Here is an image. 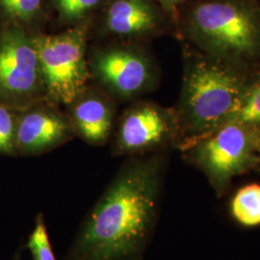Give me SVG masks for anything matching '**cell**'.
Here are the masks:
<instances>
[{"mask_svg":"<svg viewBox=\"0 0 260 260\" xmlns=\"http://www.w3.org/2000/svg\"><path fill=\"white\" fill-rule=\"evenodd\" d=\"M164 161H130L87 215L64 260H142L157 223Z\"/></svg>","mask_w":260,"mask_h":260,"instance_id":"6da1fadb","label":"cell"},{"mask_svg":"<svg viewBox=\"0 0 260 260\" xmlns=\"http://www.w3.org/2000/svg\"><path fill=\"white\" fill-rule=\"evenodd\" d=\"M238 67L211 56H198L186 66L181 96V147L232 121L249 89Z\"/></svg>","mask_w":260,"mask_h":260,"instance_id":"7a4b0ae2","label":"cell"},{"mask_svg":"<svg viewBox=\"0 0 260 260\" xmlns=\"http://www.w3.org/2000/svg\"><path fill=\"white\" fill-rule=\"evenodd\" d=\"M186 160L205 174L217 197L234 177L260 163V126L231 121L181 147Z\"/></svg>","mask_w":260,"mask_h":260,"instance_id":"3957f363","label":"cell"},{"mask_svg":"<svg viewBox=\"0 0 260 260\" xmlns=\"http://www.w3.org/2000/svg\"><path fill=\"white\" fill-rule=\"evenodd\" d=\"M191 29L207 55L238 67L260 56V23L250 10L230 1L196 6Z\"/></svg>","mask_w":260,"mask_h":260,"instance_id":"277c9868","label":"cell"},{"mask_svg":"<svg viewBox=\"0 0 260 260\" xmlns=\"http://www.w3.org/2000/svg\"><path fill=\"white\" fill-rule=\"evenodd\" d=\"M32 41L47 93L57 102L73 103L83 92L89 78L85 62V28L41 35Z\"/></svg>","mask_w":260,"mask_h":260,"instance_id":"5b68a950","label":"cell"},{"mask_svg":"<svg viewBox=\"0 0 260 260\" xmlns=\"http://www.w3.org/2000/svg\"><path fill=\"white\" fill-rule=\"evenodd\" d=\"M42 81L37 51L32 38L18 24L0 33V98L18 100L37 90Z\"/></svg>","mask_w":260,"mask_h":260,"instance_id":"8992f818","label":"cell"},{"mask_svg":"<svg viewBox=\"0 0 260 260\" xmlns=\"http://www.w3.org/2000/svg\"><path fill=\"white\" fill-rule=\"evenodd\" d=\"M179 123L167 110L142 104L124 117L116 141L120 154H142L164 148L177 138Z\"/></svg>","mask_w":260,"mask_h":260,"instance_id":"52a82bcc","label":"cell"},{"mask_svg":"<svg viewBox=\"0 0 260 260\" xmlns=\"http://www.w3.org/2000/svg\"><path fill=\"white\" fill-rule=\"evenodd\" d=\"M93 68L104 83L123 95L139 93L150 78L147 59L125 49L100 52L94 57Z\"/></svg>","mask_w":260,"mask_h":260,"instance_id":"ba28073f","label":"cell"},{"mask_svg":"<svg viewBox=\"0 0 260 260\" xmlns=\"http://www.w3.org/2000/svg\"><path fill=\"white\" fill-rule=\"evenodd\" d=\"M69 134V124L59 116L48 112H30L17 121L16 152L36 154L47 151L63 143Z\"/></svg>","mask_w":260,"mask_h":260,"instance_id":"9c48e42d","label":"cell"},{"mask_svg":"<svg viewBox=\"0 0 260 260\" xmlns=\"http://www.w3.org/2000/svg\"><path fill=\"white\" fill-rule=\"evenodd\" d=\"M157 23V14L149 0H115L107 10L106 26L120 36L145 35Z\"/></svg>","mask_w":260,"mask_h":260,"instance_id":"30bf717a","label":"cell"},{"mask_svg":"<svg viewBox=\"0 0 260 260\" xmlns=\"http://www.w3.org/2000/svg\"><path fill=\"white\" fill-rule=\"evenodd\" d=\"M112 115L103 101L90 98L78 103L75 108L76 128L81 137L93 145L103 144L109 136Z\"/></svg>","mask_w":260,"mask_h":260,"instance_id":"8fae6325","label":"cell"},{"mask_svg":"<svg viewBox=\"0 0 260 260\" xmlns=\"http://www.w3.org/2000/svg\"><path fill=\"white\" fill-rule=\"evenodd\" d=\"M230 213L236 223L245 228L260 225V184L243 186L233 196Z\"/></svg>","mask_w":260,"mask_h":260,"instance_id":"7c38bea8","label":"cell"},{"mask_svg":"<svg viewBox=\"0 0 260 260\" xmlns=\"http://www.w3.org/2000/svg\"><path fill=\"white\" fill-rule=\"evenodd\" d=\"M42 0H0V17L13 24L25 23L40 12Z\"/></svg>","mask_w":260,"mask_h":260,"instance_id":"4fadbf2b","label":"cell"},{"mask_svg":"<svg viewBox=\"0 0 260 260\" xmlns=\"http://www.w3.org/2000/svg\"><path fill=\"white\" fill-rule=\"evenodd\" d=\"M26 247L33 260H57L47 233L45 218L42 213L36 218L35 226L29 235Z\"/></svg>","mask_w":260,"mask_h":260,"instance_id":"5bb4252c","label":"cell"},{"mask_svg":"<svg viewBox=\"0 0 260 260\" xmlns=\"http://www.w3.org/2000/svg\"><path fill=\"white\" fill-rule=\"evenodd\" d=\"M232 121L260 126V80L249 87L240 109Z\"/></svg>","mask_w":260,"mask_h":260,"instance_id":"9a60e30c","label":"cell"},{"mask_svg":"<svg viewBox=\"0 0 260 260\" xmlns=\"http://www.w3.org/2000/svg\"><path fill=\"white\" fill-rule=\"evenodd\" d=\"M17 121L5 105L0 103V153L14 154L16 152Z\"/></svg>","mask_w":260,"mask_h":260,"instance_id":"2e32d148","label":"cell"},{"mask_svg":"<svg viewBox=\"0 0 260 260\" xmlns=\"http://www.w3.org/2000/svg\"><path fill=\"white\" fill-rule=\"evenodd\" d=\"M60 16L67 21H76L95 8L102 0H53Z\"/></svg>","mask_w":260,"mask_h":260,"instance_id":"e0dca14e","label":"cell"},{"mask_svg":"<svg viewBox=\"0 0 260 260\" xmlns=\"http://www.w3.org/2000/svg\"><path fill=\"white\" fill-rule=\"evenodd\" d=\"M159 1L167 7H173V6L177 5L180 0H159Z\"/></svg>","mask_w":260,"mask_h":260,"instance_id":"ac0fdd59","label":"cell"},{"mask_svg":"<svg viewBox=\"0 0 260 260\" xmlns=\"http://www.w3.org/2000/svg\"><path fill=\"white\" fill-rule=\"evenodd\" d=\"M21 252H22V247H20L16 253L14 254L13 258L11 260H21Z\"/></svg>","mask_w":260,"mask_h":260,"instance_id":"d6986e66","label":"cell"},{"mask_svg":"<svg viewBox=\"0 0 260 260\" xmlns=\"http://www.w3.org/2000/svg\"><path fill=\"white\" fill-rule=\"evenodd\" d=\"M258 168H259V169H260V163H259V166H258Z\"/></svg>","mask_w":260,"mask_h":260,"instance_id":"ffe728a7","label":"cell"}]
</instances>
